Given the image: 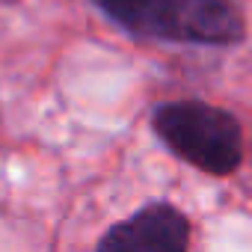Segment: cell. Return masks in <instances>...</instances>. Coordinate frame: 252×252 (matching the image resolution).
<instances>
[{
    "label": "cell",
    "mask_w": 252,
    "mask_h": 252,
    "mask_svg": "<svg viewBox=\"0 0 252 252\" xmlns=\"http://www.w3.org/2000/svg\"><path fill=\"white\" fill-rule=\"evenodd\" d=\"M155 137L184 163L225 178L243 163V128L234 113L205 101H166L152 110Z\"/></svg>",
    "instance_id": "obj_2"
},
{
    "label": "cell",
    "mask_w": 252,
    "mask_h": 252,
    "mask_svg": "<svg viewBox=\"0 0 252 252\" xmlns=\"http://www.w3.org/2000/svg\"><path fill=\"white\" fill-rule=\"evenodd\" d=\"M128 36L231 48L246 39V24L234 0H92Z\"/></svg>",
    "instance_id": "obj_1"
},
{
    "label": "cell",
    "mask_w": 252,
    "mask_h": 252,
    "mask_svg": "<svg viewBox=\"0 0 252 252\" xmlns=\"http://www.w3.org/2000/svg\"><path fill=\"white\" fill-rule=\"evenodd\" d=\"M95 252H190V220L169 202H149L110 225Z\"/></svg>",
    "instance_id": "obj_3"
}]
</instances>
